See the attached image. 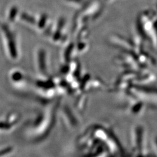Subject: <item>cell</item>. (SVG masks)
I'll list each match as a JSON object with an SVG mask.
<instances>
[{"label": "cell", "instance_id": "obj_1", "mask_svg": "<svg viewBox=\"0 0 157 157\" xmlns=\"http://www.w3.org/2000/svg\"><path fill=\"white\" fill-rule=\"evenodd\" d=\"M80 0H76V1H80Z\"/></svg>", "mask_w": 157, "mask_h": 157}]
</instances>
